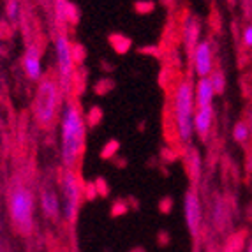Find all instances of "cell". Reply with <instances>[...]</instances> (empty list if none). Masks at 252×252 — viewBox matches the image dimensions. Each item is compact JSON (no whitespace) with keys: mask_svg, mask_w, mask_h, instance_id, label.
<instances>
[{"mask_svg":"<svg viewBox=\"0 0 252 252\" xmlns=\"http://www.w3.org/2000/svg\"><path fill=\"white\" fill-rule=\"evenodd\" d=\"M60 160L63 169H76L87 143V122L78 102L65 99L59 115Z\"/></svg>","mask_w":252,"mask_h":252,"instance_id":"cell-1","label":"cell"},{"mask_svg":"<svg viewBox=\"0 0 252 252\" xmlns=\"http://www.w3.org/2000/svg\"><path fill=\"white\" fill-rule=\"evenodd\" d=\"M194 113H196V99H194V80L185 76L175 85L171 94V117L177 130L178 141L189 147L194 139Z\"/></svg>","mask_w":252,"mask_h":252,"instance_id":"cell-2","label":"cell"},{"mask_svg":"<svg viewBox=\"0 0 252 252\" xmlns=\"http://www.w3.org/2000/svg\"><path fill=\"white\" fill-rule=\"evenodd\" d=\"M7 212L14 229L20 235L29 236L34 231L35 196L23 182L13 180L7 189Z\"/></svg>","mask_w":252,"mask_h":252,"instance_id":"cell-3","label":"cell"},{"mask_svg":"<svg viewBox=\"0 0 252 252\" xmlns=\"http://www.w3.org/2000/svg\"><path fill=\"white\" fill-rule=\"evenodd\" d=\"M62 97L63 94L55 78L46 76L39 81L32 102V115L39 127L51 129L55 126L62 109Z\"/></svg>","mask_w":252,"mask_h":252,"instance_id":"cell-4","label":"cell"},{"mask_svg":"<svg viewBox=\"0 0 252 252\" xmlns=\"http://www.w3.org/2000/svg\"><path fill=\"white\" fill-rule=\"evenodd\" d=\"M53 46H55V65H57V78L55 80L59 83L63 97H65L72 90V80H74V71H76L74 51H72V44L65 32H59V34L55 35Z\"/></svg>","mask_w":252,"mask_h":252,"instance_id":"cell-5","label":"cell"},{"mask_svg":"<svg viewBox=\"0 0 252 252\" xmlns=\"http://www.w3.org/2000/svg\"><path fill=\"white\" fill-rule=\"evenodd\" d=\"M60 205L63 220L72 224L81 205V180L76 169H63L60 175Z\"/></svg>","mask_w":252,"mask_h":252,"instance_id":"cell-6","label":"cell"},{"mask_svg":"<svg viewBox=\"0 0 252 252\" xmlns=\"http://www.w3.org/2000/svg\"><path fill=\"white\" fill-rule=\"evenodd\" d=\"M184 217L190 236L199 238L203 227V203L196 187H189L184 194Z\"/></svg>","mask_w":252,"mask_h":252,"instance_id":"cell-7","label":"cell"},{"mask_svg":"<svg viewBox=\"0 0 252 252\" xmlns=\"http://www.w3.org/2000/svg\"><path fill=\"white\" fill-rule=\"evenodd\" d=\"M190 63L192 72L196 78H208L210 72L215 69V50L212 39H201V41L190 51Z\"/></svg>","mask_w":252,"mask_h":252,"instance_id":"cell-8","label":"cell"},{"mask_svg":"<svg viewBox=\"0 0 252 252\" xmlns=\"http://www.w3.org/2000/svg\"><path fill=\"white\" fill-rule=\"evenodd\" d=\"M21 65H23V72H25L27 80H30L32 83H39L44 78V71H42V51L37 42L27 44L23 59H21Z\"/></svg>","mask_w":252,"mask_h":252,"instance_id":"cell-9","label":"cell"},{"mask_svg":"<svg viewBox=\"0 0 252 252\" xmlns=\"http://www.w3.org/2000/svg\"><path fill=\"white\" fill-rule=\"evenodd\" d=\"M39 205H41V210L44 214V217L51 219V220H59L62 217L60 194L51 185H44L41 189V192H39Z\"/></svg>","mask_w":252,"mask_h":252,"instance_id":"cell-10","label":"cell"},{"mask_svg":"<svg viewBox=\"0 0 252 252\" xmlns=\"http://www.w3.org/2000/svg\"><path fill=\"white\" fill-rule=\"evenodd\" d=\"M203 23L201 18L196 14H187L182 21V42H184L185 50L192 51V48L201 41Z\"/></svg>","mask_w":252,"mask_h":252,"instance_id":"cell-11","label":"cell"},{"mask_svg":"<svg viewBox=\"0 0 252 252\" xmlns=\"http://www.w3.org/2000/svg\"><path fill=\"white\" fill-rule=\"evenodd\" d=\"M214 127V106L210 108H196L194 113V136L206 141Z\"/></svg>","mask_w":252,"mask_h":252,"instance_id":"cell-12","label":"cell"},{"mask_svg":"<svg viewBox=\"0 0 252 252\" xmlns=\"http://www.w3.org/2000/svg\"><path fill=\"white\" fill-rule=\"evenodd\" d=\"M215 97H217V94H215L208 78H198V81H194L196 108H210V106H214Z\"/></svg>","mask_w":252,"mask_h":252,"instance_id":"cell-13","label":"cell"},{"mask_svg":"<svg viewBox=\"0 0 252 252\" xmlns=\"http://www.w3.org/2000/svg\"><path fill=\"white\" fill-rule=\"evenodd\" d=\"M252 138V129L245 120H238L233 127V139L240 145H247Z\"/></svg>","mask_w":252,"mask_h":252,"instance_id":"cell-14","label":"cell"},{"mask_svg":"<svg viewBox=\"0 0 252 252\" xmlns=\"http://www.w3.org/2000/svg\"><path fill=\"white\" fill-rule=\"evenodd\" d=\"M208 80H210L215 94H217V95H222L224 89H226V74H224L222 69L215 67L214 71L210 72V76H208Z\"/></svg>","mask_w":252,"mask_h":252,"instance_id":"cell-15","label":"cell"},{"mask_svg":"<svg viewBox=\"0 0 252 252\" xmlns=\"http://www.w3.org/2000/svg\"><path fill=\"white\" fill-rule=\"evenodd\" d=\"M187 166H189V171L192 173L194 178H199L201 177V168H203V162H201V156H199L198 150H190L189 156H187Z\"/></svg>","mask_w":252,"mask_h":252,"instance_id":"cell-16","label":"cell"},{"mask_svg":"<svg viewBox=\"0 0 252 252\" xmlns=\"http://www.w3.org/2000/svg\"><path fill=\"white\" fill-rule=\"evenodd\" d=\"M5 16L11 23H16L21 16V4L20 0H7L5 4Z\"/></svg>","mask_w":252,"mask_h":252,"instance_id":"cell-17","label":"cell"},{"mask_svg":"<svg viewBox=\"0 0 252 252\" xmlns=\"http://www.w3.org/2000/svg\"><path fill=\"white\" fill-rule=\"evenodd\" d=\"M242 44L249 50H252V23L247 27H244L242 30Z\"/></svg>","mask_w":252,"mask_h":252,"instance_id":"cell-18","label":"cell"},{"mask_svg":"<svg viewBox=\"0 0 252 252\" xmlns=\"http://www.w3.org/2000/svg\"><path fill=\"white\" fill-rule=\"evenodd\" d=\"M247 252H252V244L249 245V249H247Z\"/></svg>","mask_w":252,"mask_h":252,"instance_id":"cell-19","label":"cell"}]
</instances>
